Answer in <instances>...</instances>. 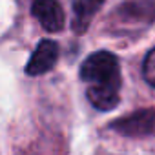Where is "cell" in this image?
I'll return each mask as SVG.
<instances>
[{
	"label": "cell",
	"instance_id": "obj_1",
	"mask_svg": "<svg viewBox=\"0 0 155 155\" xmlns=\"http://www.w3.org/2000/svg\"><path fill=\"white\" fill-rule=\"evenodd\" d=\"M81 79L90 86L120 88V68L117 57L110 51H97L90 55L81 66Z\"/></svg>",
	"mask_w": 155,
	"mask_h": 155
},
{
	"label": "cell",
	"instance_id": "obj_2",
	"mask_svg": "<svg viewBox=\"0 0 155 155\" xmlns=\"http://www.w3.org/2000/svg\"><path fill=\"white\" fill-rule=\"evenodd\" d=\"M113 130L126 137H144L155 133V110H139L111 124Z\"/></svg>",
	"mask_w": 155,
	"mask_h": 155
},
{
	"label": "cell",
	"instance_id": "obj_3",
	"mask_svg": "<svg viewBox=\"0 0 155 155\" xmlns=\"http://www.w3.org/2000/svg\"><path fill=\"white\" fill-rule=\"evenodd\" d=\"M31 13L49 33H57L64 28V11L57 0H35Z\"/></svg>",
	"mask_w": 155,
	"mask_h": 155
},
{
	"label": "cell",
	"instance_id": "obj_4",
	"mask_svg": "<svg viewBox=\"0 0 155 155\" xmlns=\"http://www.w3.org/2000/svg\"><path fill=\"white\" fill-rule=\"evenodd\" d=\"M57 58H58V46H57V42L42 40L37 46V49L33 51V55H31V58H29V62L26 66V73L33 75V77L44 75L46 71H49L55 66Z\"/></svg>",
	"mask_w": 155,
	"mask_h": 155
},
{
	"label": "cell",
	"instance_id": "obj_5",
	"mask_svg": "<svg viewBox=\"0 0 155 155\" xmlns=\"http://www.w3.org/2000/svg\"><path fill=\"white\" fill-rule=\"evenodd\" d=\"M88 99L97 110L110 111L119 104V88L117 86H90Z\"/></svg>",
	"mask_w": 155,
	"mask_h": 155
},
{
	"label": "cell",
	"instance_id": "obj_6",
	"mask_svg": "<svg viewBox=\"0 0 155 155\" xmlns=\"http://www.w3.org/2000/svg\"><path fill=\"white\" fill-rule=\"evenodd\" d=\"M106 0H77L75 2V18H73V28L75 31L82 33L88 26L91 17L102 8Z\"/></svg>",
	"mask_w": 155,
	"mask_h": 155
},
{
	"label": "cell",
	"instance_id": "obj_7",
	"mask_svg": "<svg viewBox=\"0 0 155 155\" xmlns=\"http://www.w3.org/2000/svg\"><path fill=\"white\" fill-rule=\"evenodd\" d=\"M142 75H144V81L155 88V48L146 55L144 64H142Z\"/></svg>",
	"mask_w": 155,
	"mask_h": 155
}]
</instances>
